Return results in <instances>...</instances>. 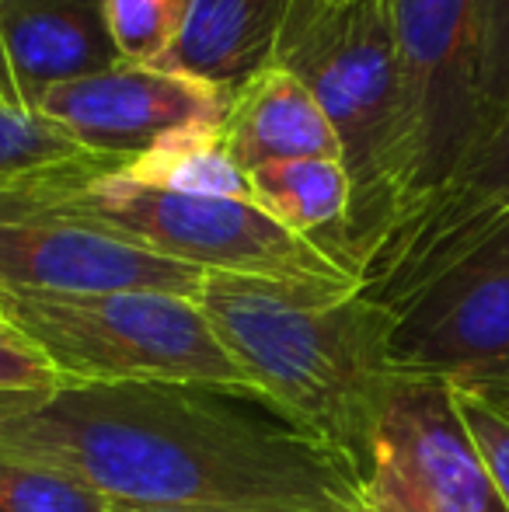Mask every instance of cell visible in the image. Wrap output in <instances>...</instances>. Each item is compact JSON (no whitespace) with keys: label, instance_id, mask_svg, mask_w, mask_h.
<instances>
[{"label":"cell","instance_id":"cell-1","mask_svg":"<svg viewBox=\"0 0 509 512\" xmlns=\"http://www.w3.org/2000/svg\"><path fill=\"white\" fill-rule=\"evenodd\" d=\"M0 450L77 474L126 506L367 512L360 474L339 453L199 387L0 394Z\"/></svg>","mask_w":509,"mask_h":512},{"label":"cell","instance_id":"cell-2","mask_svg":"<svg viewBox=\"0 0 509 512\" xmlns=\"http://www.w3.org/2000/svg\"><path fill=\"white\" fill-rule=\"evenodd\" d=\"M213 331L262 405L363 481L384 391L394 314L360 290L206 272L196 293Z\"/></svg>","mask_w":509,"mask_h":512},{"label":"cell","instance_id":"cell-3","mask_svg":"<svg viewBox=\"0 0 509 512\" xmlns=\"http://www.w3.org/2000/svg\"><path fill=\"white\" fill-rule=\"evenodd\" d=\"M332 122L353 185L346 262L363 276L412 199V126L391 0H293L276 56Z\"/></svg>","mask_w":509,"mask_h":512},{"label":"cell","instance_id":"cell-4","mask_svg":"<svg viewBox=\"0 0 509 512\" xmlns=\"http://www.w3.org/2000/svg\"><path fill=\"white\" fill-rule=\"evenodd\" d=\"M126 161L95 154L74 168L0 189V209L84 223L203 272L360 290L325 251L290 234L255 203L150 189L119 171Z\"/></svg>","mask_w":509,"mask_h":512},{"label":"cell","instance_id":"cell-5","mask_svg":"<svg viewBox=\"0 0 509 512\" xmlns=\"http://www.w3.org/2000/svg\"><path fill=\"white\" fill-rule=\"evenodd\" d=\"M0 317L60 370L67 387L178 384L262 405L196 297L0 290Z\"/></svg>","mask_w":509,"mask_h":512},{"label":"cell","instance_id":"cell-6","mask_svg":"<svg viewBox=\"0 0 509 512\" xmlns=\"http://www.w3.org/2000/svg\"><path fill=\"white\" fill-rule=\"evenodd\" d=\"M391 11L412 126V199L401 220L405 227L440 196L485 133L478 84L485 0H391Z\"/></svg>","mask_w":509,"mask_h":512},{"label":"cell","instance_id":"cell-7","mask_svg":"<svg viewBox=\"0 0 509 512\" xmlns=\"http://www.w3.org/2000/svg\"><path fill=\"white\" fill-rule=\"evenodd\" d=\"M363 499L367 512H509L450 380L391 377L363 460Z\"/></svg>","mask_w":509,"mask_h":512},{"label":"cell","instance_id":"cell-8","mask_svg":"<svg viewBox=\"0 0 509 512\" xmlns=\"http://www.w3.org/2000/svg\"><path fill=\"white\" fill-rule=\"evenodd\" d=\"M391 370L450 384H506L509 220L394 310Z\"/></svg>","mask_w":509,"mask_h":512},{"label":"cell","instance_id":"cell-9","mask_svg":"<svg viewBox=\"0 0 509 512\" xmlns=\"http://www.w3.org/2000/svg\"><path fill=\"white\" fill-rule=\"evenodd\" d=\"M231 95V88L178 70L116 63L102 74L56 84L35 108L91 154L140 157L192 136H213Z\"/></svg>","mask_w":509,"mask_h":512},{"label":"cell","instance_id":"cell-10","mask_svg":"<svg viewBox=\"0 0 509 512\" xmlns=\"http://www.w3.org/2000/svg\"><path fill=\"white\" fill-rule=\"evenodd\" d=\"M503 220H509V108L485 129L440 196L377 251L360 276V293L394 314Z\"/></svg>","mask_w":509,"mask_h":512},{"label":"cell","instance_id":"cell-11","mask_svg":"<svg viewBox=\"0 0 509 512\" xmlns=\"http://www.w3.org/2000/svg\"><path fill=\"white\" fill-rule=\"evenodd\" d=\"M206 272L56 216L0 209V290L196 297Z\"/></svg>","mask_w":509,"mask_h":512},{"label":"cell","instance_id":"cell-12","mask_svg":"<svg viewBox=\"0 0 509 512\" xmlns=\"http://www.w3.org/2000/svg\"><path fill=\"white\" fill-rule=\"evenodd\" d=\"M116 63L105 0H0V77L21 105Z\"/></svg>","mask_w":509,"mask_h":512},{"label":"cell","instance_id":"cell-13","mask_svg":"<svg viewBox=\"0 0 509 512\" xmlns=\"http://www.w3.org/2000/svg\"><path fill=\"white\" fill-rule=\"evenodd\" d=\"M217 140L248 175L276 161H304V157L342 161L332 122L325 119L311 91L279 63H269L241 88H234Z\"/></svg>","mask_w":509,"mask_h":512},{"label":"cell","instance_id":"cell-14","mask_svg":"<svg viewBox=\"0 0 509 512\" xmlns=\"http://www.w3.org/2000/svg\"><path fill=\"white\" fill-rule=\"evenodd\" d=\"M293 0H185V25L164 70L241 88L276 56Z\"/></svg>","mask_w":509,"mask_h":512},{"label":"cell","instance_id":"cell-15","mask_svg":"<svg viewBox=\"0 0 509 512\" xmlns=\"http://www.w3.org/2000/svg\"><path fill=\"white\" fill-rule=\"evenodd\" d=\"M248 182H252V203L258 209H265L290 234L311 241L339 269L349 272L346 230L349 209H353V185H349L342 161H332V157L276 161L265 164V168H255L248 175Z\"/></svg>","mask_w":509,"mask_h":512},{"label":"cell","instance_id":"cell-16","mask_svg":"<svg viewBox=\"0 0 509 512\" xmlns=\"http://www.w3.org/2000/svg\"><path fill=\"white\" fill-rule=\"evenodd\" d=\"M126 178L150 189L182 192V196H210V199H245L252 203V182L248 171L227 157L220 147L217 133L213 136H192L182 143H168L150 154L129 157L123 164Z\"/></svg>","mask_w":509,"mask_h":512},{"label":"cell","instance_id":"cell-17","mask_svg":"<svg viewBox=\"0 0 509 512\" xmlns=\"http://www.w3.org/2000/svg\"><path fill=\"white\" fill-rule=\"evenodd\" d=\"M95 157L42 112L21 105L0 77V189Z\"/></svg>","mask_w":509,"mask_h":512},{"label":"cell","instance_id":"cell-18","mask_svg":"<svg viewBox=\"0 0 509 512\" xmlns=\"http://www.w3.org/2000/svg\"><path fill=\"white\" fill-rule=\"evenodd\" d=\"M112 499L42 460L0 450V512H109Z\"/></svg>","mask_w":509,"mask_h":512},{"label":"cell","instance_id":"cell-19","mask_svg":"<svg viewBox=\"0 0 509 512\" xmlns=\"http://www.w3.org/2000/svg\"><path fill=\"white\" fill-rule=\"evenodd\" d=\"M105 21L123 63L161 67L185 25V0H105Z\"/></svg>","mask_w":509,"mask_h":512},{"label":"cell","instance_id":"cell-20","mask_svg":"<svg viewBox=\"0 0 509 512\" xmlns=\"http://www.w3.org/2000/svg\"><path fill=\"white\" fill-rule=\"evenodd\" d=\"M454 401L509 509V408L482 384H454Z\"/></svg>","mask_w":509,"mask_h":512},{"label":"cell","instance_id":"cell-21","mask_svg":"<svg viewBox=\"0 0 509 512\" xmlns=\"http://www.w3.org/2000/svg\"><path fill=\"white\" fill-rule=\"evenodd\" d=\"M478 84H482L485 129H489L509 108V0H485Z\"/></svg>","mask_w":509,"mask_h":512},{"label":"cell","instance_id":"cell-22","mask_svg":"<svg viewBox=\"0 0 509 512\" xmlns=\"http://www.w3.org/2000/svg\"><path fill=\"white\" fill-rule=\"evenodd\" d=\"M67 387L53 363L0 317V394H49Z\"/></svg>","mask_w":509,"mask_h":512},{"label":"cell","instance_id":"cell-23","mask_svg":"<svg viewBox=\"0 0 509 512\" xmlns=\"http://www.w3.org/2000/svg\"><path fill=\"white\" fill-rule=\"evenodd\" d=\"M109 512H196V509H150V506H126V502H112Z\"/></svg>","mask_w":509,"mask_h":512},{"label":"cell","instance_id":"cell-24","mask_svg":"<svg viewBox=\"0 0 509 512\" xmlns=\"http://www.w3.org/2000/svg\"><path fill=\"white\" fill-rule=\"evenodd\" d=\"M482 387H489V391L496 394V398L509 408V384H482Z\"/></svg>","mask_w":509,"mask_h":512},{"label":"cell","instance_id":"cell-25","mask_svg":"<svg viewBox=\"0 0 509 512\" xmlns=\"http://www.w3.org/2000/svg\"><path fill=\"white\" fill-rule=\"evenodd\" d=\"M506 384H509V380H506Z\"/></svg>","mask_w":509,"mask_h":512}]
</instances>
